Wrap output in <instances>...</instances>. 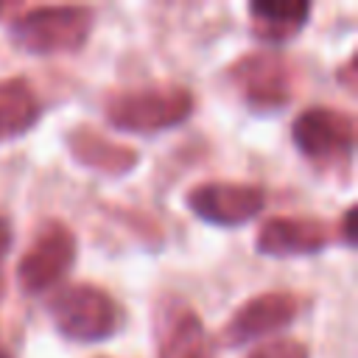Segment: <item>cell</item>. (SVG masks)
I'll return each mask as SVG.
<instances>
[{"mask_svg": "<svg viewBox=\"0 0 358 358\" xmlns=\"http://www.w3.org/2000/svg\"><path fill=\"white\" fill-rule=\"evenodd\" d=\"M257 252L271 257L310 255L327 243V229L313 218H268L257 229Z\"/></svg>", "mask_w": 358, "mask_h": 358, "instance_id": "8", "label": "cell"}, {"mask_svg": "<svg viewBox=\"0 0 358 358\" xmlns=\"http://www.w3.org/2000/svg\"><path fill=\"white\" fill-rule=\"evenodd\" d=\"M232 78L243 90V95L257 106H280L288 101V70L285 62L271 53H255L235 64Z\"/></svg>", "mask_w": 358, "mask_h": 358, "instance_id": "9", "label": "cell"}, {"mask_svg": "<svg viewBox=\"0 0 358 358\" xmlns=\"http://www.w3.org/2000/svg\"><path fill=\"white\" fill-rule=\"evenodd\" d=\"M291 134H294L296 148L308 159L333 162V159L350 157L352 140H355V126H352V117L338 109L313 106V109H305L294 120Z\"/></svg>", "mask_w": 358, "mask_h": 358, "instance_id": "4", "label": "cell"}, {"mask_svg": "<svg viewBox=\"0 0 358 358\" xmlns=\"http://www.w3.org/2000/svg\"><path fill=\"white\" fill-rule=\"evenodd\" d=\"M296 310H299V299L294 294L266 291V294L243 302L232 313L229 324L221 333V341L227 347H238V344H246L252 338L277 333V330H282L285 324H291L296 319Z\"/></svg>", "mask_w": 358, "mask_h": 358, "instance_id": "7", "label": "cell"}, {"mask_svg": "<svg viewBox=\"0 0 358 358\" xmlns=\"http://www.w3.org/2000/svg\"><path fill=\"white\" fill-rule=\"evenodd\" d=\"M92 11L84 6H39L11 22V36L31 53H64L81 48Z\"/></svg>", "mask_w": 358, "mask_h": 358, "instance_id": "1", "label": "cell"}, {"mask_svg": "<svg viewBox=\"0 0 358 358\" xmlns=\"http://www.w3.org/2000/svg\"><path fill=\"white\" fill-rule=\"evenodd\" d=\"M246 358H308V347L294 338H274L252 350Z\"/></svg>", "mask_w": 358, "mask_h": 358, "instance_id": "13", "label": "cell"}, {"mask_svg": "<svg viewBox=\"0 0 358 358\" xmlns=\"http://www.w3.org/2000/svg\"><path fill=\"white\" fill-rule=\"evenodd\" d=\"M36 115L39 103L25 81L11 78L0 84V137L20 134L36 120Z\"/></svg>", "mask_w": 358, "mask_h": 358, "instance_id": "12", "label": "cell"}, {"mask_svg": "<svg viewBox=\"0 0 358 358\" xmlns=\"http://www.w3.org/2000/svg\"><path fill=\"white\" fill-rule=\"evenodd\" d=\"M266 204V190L243 182H204L187 193V207L210 221L224 227H238L255 218Z\"/></svg>", "mask_w": 358, "mask_h": 358, "instance_id": "5", "label": "cell"}, {"mask_svg": "<svg viewBox=\"0 0 358 358\" xmlns=\"http://www.w3.org/2000/svg\"><path fill=\"white\" fill-rule=\"evenodd\" d=\"M249 14H252V28L257 39L277 45L291 39L305 25L310 6L308 3H252Z\"/></svg>", "mask_w": 358, "mask_h": 358, "instance_id": "10", "label": "cell"}, {"mask_svg": "<svg viewBox=\"0 0 358 358\" xmlns=\"http://www.w3.org/2000/svg\"><path fill=\"white\" fill-rule=\"evenodd\" d=\"M193 98L185 87H145L117 92L106 103V117L123 131H157L185 120Z\"/></svg>", "mask_w": 358, "mask_h": 358, "instance_id": "2", "label": "cell"}, {"mask_svg": "<svg viewBox=\"0 0 358 358\" xmlns=\"http://www.w3.org/2000/svg\"><path fill=\"white\" fill-rule=\"evenodd\" d=\"M0 358H8V355H6V352H0Z\"/></svg>", "mask_w": 358, "mask_h": 358, "instance_id": "16", "label": "cell"}, {"mask_svg": "<svg viewBox=\"0 0 358 358\" xmlns=\"http://www.w3.org/2000/svg\"><path fill=\"white\" fill-rule=\"evenodd\" d=\"M48 310L59 333L76 341H101L117 327V308L112 296L95 285L62 288L50 299Z\"/></svg>", "mask_w": 358, "mask_h": 358, "instance_id": "3", "label": "cell"}, {"mask_svg": "<svg viewBox=\"0 0 358 358\" xmlns=\"http://www.w3.org/2000/svg\"><path fill=\"white\" fill-rule=\"evenodd\" d=\"M73 257H76L73 232L62 224H48L34 241V246L28 249V255L20 260V268H17L20 285L28 294L48 291L67 274Z\"/></svg>", "mask_w": 358, "mask_h": 358, "instance_id": "6", "label": "cell"}, {"mask_svg": "<svg viewBox=\"0 0 358 358\" xmlns=\"http://www.w3.org/2000/svg\"><path fill=\"white\" fill-rule=\"evenodd\" d=\"M8 243H11V229H8V224L0 218V260H3V255H6V249H8Z\"/></svg>", "mask_w": 358, "mask_h": 358, "instance_id": "15", "label": "cell"}, {"mask_svg": "<svg viewBox=\"0 0 358 358\" xmlns=\"http://www.w3.org/2000/svg\"><path fill=\"white\" fill-rule=\"evenodd\" d=\"M159 358H210V344L196 313L182 310L159 338Z\"/></svg>", "mask_w": 358, "mask_h": 358, "instance_id": "11", "label": "cell"}, {"mask_svg": "<svg viewBox=\"0 0 358 358\" xmlns=\"http://www.w3.org/2000/svg\"><path fill=\"white\" fill-rule=\"evenodd\" d=\"M352 215H355V207H350V210L344 213V238H347L350 246L355 243V235H352Z\"/></svg>", "mask_w": 358, "mask_h": 358, "instance_id": "14", "label": "cell"}]
</instances>
